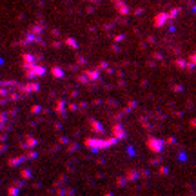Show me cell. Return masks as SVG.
I'll return each instance as SVG.
<instances>
[{"label": "cell", "instance_id": "6da1fadb", "mask_svg": "<svg viewBox=\"0 0 196 196\" xmlns=\"http://www.w3.org/2000/svg\"><path fill=\"white\" fill-rule=\"evenodd\" d=\"M193 65H196V55H193V56H191V64L187 65V69L191 71V69H193Z\"/></svg>", "mask_w": 196, "mask_h": 196}]
</instances>
